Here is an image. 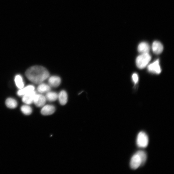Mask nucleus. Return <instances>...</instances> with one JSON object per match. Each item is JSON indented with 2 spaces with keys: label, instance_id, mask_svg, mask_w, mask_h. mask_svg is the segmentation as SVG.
Segmentation results:
<instances>
[{
  "label": "nucleus",
  "instance_id": "obj_1",
  "mask_svg": "<svg viewBox=\"0 0 174 174\" xmlns=\"http://www.w3.org/2000/svg\"><path fill=\"white\" fill-rule=\"evenodd\" d=\"M25 75L30 81L36 84H40L49 76L48 71L44 67L38 66L29 68L26 71Z\"/></svg>",
  "mask_w": 174,
  "mask_h": 174
},
{
  "label": "nucleus",
  "instance_id": "obj_2",
  "mask_svg": "<svg viewBox=\"0 0 174 174\" xmlns=\"http://www.w3.org/2000/svg\"><path fill=\"white\" fill-rule=\"evenodd\" d=\"M151 59V56L148 53L142 54L137 57L136 59V64L140 69L145 68Z\"/></svg>",
  "mask_w": 174,
  "mask_h": 174
},
{
  "label": "nucleus",
  "instance_id": "obj_3",
  "mask_svg": "<svg viewBox=\"0 0 174 174\" xmlns=\"http://www.w3.org/2000/svg\"><path fill=\"white\" fill-rule=\"evenodd\" d=\"M148 137L146 133L144 132H140L137 140V146L141 148L146 147L148 145Z\"/></svg>",
  "mask_w": 174,
  "mask_h": 174
},
{
  "label": "nucleus",
  "instance_id": "obj_4",
  "mask_svg": "<svg viewBox=\"0 0 174 174\" xmlns=\"http://www.w3.org/2000/svg\"><path fill=\"white\" fill-rule=\"evenodd\" d=\"M142 162L139 156L136 153L132 157L130 163V167L132 169L136 170L141 165Z\"/></svg>",
  "mask_w": 174,
  "mask_h": 174
},
{
  "label": "nucleus",
  "instance_id": "obj_5",
  "mask_svg": "<svg viewBox=\"0 0 174 174\" xmlns=\"http://www.w3.org/2000/svg\"><path fill=\"white\" fill-rule=\"evenodd\" d=\"M46 100L45 97L43 95L36 94L34 98L33 103L37 107H42L45 105Z\"/></svg>",
  "mask_w": 174,
  "mask_h": 174
},
{
  "label": "nucleus",
  "instance_id": "obj_6",
  "mask_svg": "<svg viewBox=\"0 0 174 174\" xmlns=\"http://www.w3.org/2000/svg\"><path fill=\"white\" fill-rule=\"evenodd\" d=\"M148 69L150 72L157 74H159L161 72L159 65V60H156L155 62L149 65Z\"/></svg>",
  "mask_w": 174,
  "mask_h": 174
},
{
  "label": "nucleus",
  "instance_id": "obj_7",
  "mask_svg": "<svg viewBox=\"0 0 174 174\" xmlns=\"http://www.w3.org/2000/svg\"><path fill=\"white\" fill-rule=\"evenodd\" d=\"M37 94L35 90L23 96L22 101L27 105H30L33 103L35 97Z\"/></svg>",
  "mask_w": 174,
  "mask_h": 174
},
{
  "label": "nucleus",
  "instance_id": "obj_8",
  "mask_svg": "<svg viewBox=\"0 0 174 174\" xmlns=\"http://www.w3.org/2000/svg\"><path fill=\"white\" fill-rule=\"evenodd\" d=\"M56 109L55 107L51 105L44 106L42 107L41 112L42 114L44 116H48L53 114L55 112Z\"/></svg>",
  "mask_w": 174,
  "mask_h": 174
},
{
  "label": "nucleus",
  "instance_id": "obj_9",
  "mask_svg": "<svg viewBox=\"0 0 174 174\" xmlns=\"http://www.w3.org/2000/svg\"><path fill=\"white\" fill-rule=\"evenodd\" d=\"M153 52L157 55L159 54L162 53L163 49L162 45L158 41H155L152 43V46Z\"/></svg>",
  "mask_w": 174,
  "mask_h": 174
},
{
  "label": "nucleus",
  "instance_id": "obj_10",
  "mask_svg": "<svg viewBox=\"0 0 174 174\" xmlns=\"http://www.w3.org/2000/svg\"><path fill=\"white\" fill-rule=\"evenodd\" d=\"M49 85L52 87H56L60 84L61 79L60 77L57 76H52L48 79Z\"/></svg>",
  "mask_w": 174,
  "mask_h": 174
},
{
  "label": "nucleus",
  "instance_id": "obj_11",
  "mask_svg": "<svg viewBox=\"0 0 174 174\" xmlns=\"http://www.w3.org/2000/svg\"><path fill=\"white\" fill-rule=\"evenodd\" d=\"M58 98L61 105H65L67 103L68 100V96L67 92L65 90L60 91L58 95Z\"/></svg>",
  "mask_w": 174,
  "mask_h": 174
},
{
  "label": "nucleus",
  "instance_id": "obj_12",
  "mask_svg": "<svg viewBox=\"0 0 174 174\" xmlns=\"http://www.w3.org/2000/svg\"><path fill=\"white\" fill-rule=\"evenodd\" d=\"M35 90V87L32 85H29L25 88L20 89L17 92L19 96H22Z\"/></svg>",
  "mask_w": 174,
  "mask_h": 174
},
{
  "label": "nucleus",
  "instance_id": "obj_13",
  "mask_svg": "<svg viewBox=\"0 0 174 174\" xmlns=\"http://www.w3.org/2000/svg\"><path fill=\"white\" fill-rule=\"evenodd\" d=\"M150 49V48L149 44L145 42L140 43L138 45V47L139 52L142 54L148 53Z\"/></svg>",
  "mask_w": 174,
  "mask_h": 174
},
{
  "label": "nucleus",
  "instance_id": "obj_14",
  "mask_svg": "<svg viewBox=\"0 0 174 174\" xmlns=\"http://www.w3.org/2000/svg\"><path fill=\"white\" fill-rule=\"evenodd\" d=\"M5 103L7 107L11 109H14L16 108L17 106V101L12 98H7L6 100Z\"/></svg>",
  "mask_w": 174,
  "mask_h": 174
},
{
  "label": "nucleus",
  "instance_id": "obj_15",
  "mask_svg": "<svg viewBox=\"0 0 174 174\" xmlns=\"http://www.w3.org/2000/svg\"><path fill=\"white\" fill-rule=\"evenodd\" d=\"M37 90L39 92L41 93H47L51 90V87L49 85L42 83L38 86Z\"/></svg>",
  "mask_w": 174,
  "mask_h": 174
},
{
  "label": "nucleus",
  "instance_id": "obj_16",
  "mask_svg": "<svg viewBox=\"0 0 174 174\" xmlns=\"http://www.w3.org/2000/svg\"><path fill=\"white\" fill-rule=\"evenodd\" d=\"M45 97L49 101L53 102L58 99V95L55 92L49 91L47 93Z\"/></svg>",
  "mask_w": 174,
  "mask_h": 174
},
{
  "label": "nucleus",
  "instance_id": "obj_17",
  "mask_svg": "<svg viewBox=\"0 0 174 174\" xmlns=\"http://www.w3.org/2000/svg\"><path fill=\"white\" fill-rule=\"evenodd\" d=\"M15 81L17 87L19 89H21L24 87V83L21 76L17 75L15 77Z\"/></svg>",
  "mask_w": 174,
  "mask_h": 174
},
{
  "label": "nucleus",
  "instance_id": "obj_18",
  "mask_svg": "<svg viewBox=\"0 0 174 174\" xmlns=\"http://www.w3.org/2000/svg\"><path fill=\"white\" fill-rule=\"evenodd\" d=\"M21 110L24 115H29L32 113V109L31 107L29 106L25 105L21 107Z\"/></svg>",
  "mask_w": 174,
  "mask_h": 174
},
{
  "label": "nucleus",
  "instance_id": "obj_19",
  "mask_svg": "<svg viewBox=\"0 0 174 174\" xmlns=\"http://www.w3.org/2000/svg\"><path fill=\"white\" fill-rule=\"evenodd\" d=\"M136 153L139 156L141 159V165H144L147 159V155L146 152L142 151H137Z\"/></svg>",
  "mask_w": 174,
  "mask_h": 174
},
{
  "label": "nucleus",
  "instance_id": "obj_20",
  "mask_svg": "<svg viewBox=\"0 0 174 174\" xmlns=\"http://www.w3.org/2000/svg\"><path fill=\"white\" fill-rule=\"evenodd\" d=\"M132 78L135 84H137L138 82V75L136 74L135 73L132 75Z\"/></svg>",
  "mask_w": 174,
  "mask_h": 174
}]
</instances>
